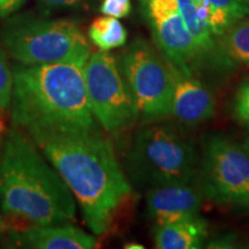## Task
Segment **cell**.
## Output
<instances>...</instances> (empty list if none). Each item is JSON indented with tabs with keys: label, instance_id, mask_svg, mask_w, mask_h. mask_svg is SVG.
Segmentation results:
<instances>
[{
	"label": "cell",
	"instance_id": "1",
	"mask_svg": "<svg viewBox=\"0 0 249 249\" xmlns=\"http://www.w3.org/2000/svg\"><path fill=\"white\" fill-rule=\"evenodd\" d=\"M28 136L75 196L89 229L105 234L133 193L110 140L96 127Z\"/></svg>",
	"mask_w": 249,
	"mask_h": 249
},
{
	"label": "cell",
	"instance_id": "2",
	"mask_svg": "<svg viewBox=\"0 0 249 249\" xmlns=\"http://www.w3.org/2000/svg\"><path fill=\"white\" fill-rule=\"evenodd\" d=\"M81 62L15 65L11 118L14 128L31 135L70 129H92Z\"/></svg>",
	"mask_w": 249,
	"mask_h": 249
},
{
	"label": "cell",
	"instance_id": "3",
	"mask_svg": "<svg viewBox=\"0 0 249 249\" xmlns=\"http://www.w3.org/2000/svg\"><path fill=\"white\" fill-rule=\"evenodd\" d=\"M0 207L6 217L29 226L62 225L76 213L73 193L60 174L14 127L2 143Z\"/></svg>",
	"mask_w": 249,
	"mask_h": 249
},
{
	"label": "cell",
	"instance_id": "4",
	"mask_svg": "<svg viewBox=\"0 0 249 249\" xmlns=\"http://www.w3.org/2000/svg\"><path fill=\"white\" fill-rule=\"evenodd\" d=\"M0 37L11 57L23 65L86 64L91 54L80 27L66 18L15 15L1 27Z\"/></svg>",
	"mask_w": 249,
	"mask_h": 249
},
{
	"label": "cell",
	"instance_id": "5",
	"mask_svg": "<svg viewBox=\"0 0 249 249\" xmlns=\"http://www.w3.org/2000/svg\"><path fill=\"white\" fill-rule=\"evenodd\" d=\"M128 161L133 176L151 187L191 183L197 171V155L192 143L165 124L139 130Z\"/></svg>",
	"mask_w": 249,
	"mask_h": 249
},
{
	"label": "cell",
	"instance_id": "6",
	"mask_svg": "<svg viewBox=\"0 0 249 249\" xmlns=\"http://www.w3.org/2000/svg\"><path fill=\"white\" fill-rule=\"evenodd\" d=\"M87 95L93 117L108 134L133 126L139 113L116 58L107 51L90 54L85 65Z\"/></svg>",
	"mask_w": 249,
	"mask_h": 249
},
{
	"label": "cell",
	"instance_id": "7",
	"mask_svg": "<svg viewBox=\"0 0 249 249\" xmlns=\"http://www.w3.org/2000/svg\"><path fill=\"white\" fill-rule=\"evenodd\" d=\"M121 71L144 123L172 114L173 80L167 61L143 40H135L121 58Z\"/></svg>",
	"mask_w": 249,
	"mask_h": 249
},
{
	"label": "cell",
	"instance_id": "8",
	"mask_svg": "<svg viewBox=\"0 0 249 249\" xmlns=\"http://www.w3.org/2000/svg\"><path fill=\"white\" fill-rule=\"evenodd\" d=\"M202 194L219 205L249 209V154L224 136L205 145L201 170Z\"/></svg>",
	"mask_w": 249,
	"mask_h": 249
},
{
	"label": "cell",
	"instance_id": "9",
	"mask_svg": "<svg viewBox=\"0 0 249 249\" xmlns=\"http://www.w3.org/2000/svg\"><path fill=\"white\" fill-rule=\"evenodd\" d=\"M148 13L155 39L167 60L182 70L202 54L194 37L186 27L178 0H149Z\"/></svg>",
	"mask_w": 249,
	"mask_h": 249
},
{
	"label": "cell",
	"instance_id": "10",
	"mask_svg": "<svg viewBox=\"0 0 249 249\" xmlns=\"http://www.w3.org/2000/svg\"><path fill=\"white\" fill-rule=\"evenodd\" d=\"M173 80L172 114L183 124H197L213 117L216 102L213 95L201 81L167 60Z\"/></svg>",
	"mask_w": 249,
	"mask_h": 249
},
{
	"label": "cell",
	"instance_id": "11",
	"mask_svg": "<svg viewBox=\"0 0 249 249\" xmlns=\"http://www.w3.org/2000/svg\"><path fill=\"white\" fill-rule=\"evenodd\" d=\"M202 198V192L191 183L152 187L147 194L148 214L156 225L194 216L201 209Z\"/></svg>",
	"mask_w": 249,
	"mask_h": 249
},
{
	"label": "cell",
	"instance_id": "12",
	"mask_svg": "<svg viewBox=\"0 0 249 249\" xmlns=\"http://www.w3.org/2000/svg\"><path fill=\"white\" fill-rule=\"evenodd\" d=\"M14 247L33 249H93L98 240L82 230L70 225L29 226L9 233Z\"/></svg>",
	"mask_w": 249,
	"mask_h": 249
},
{
	"label": "cell",
	"instance_id": "13",
	"mask_svg": "<svg viewBox=\"0 0 249 249\" xmlns=\"http://www.w3.org/2000/svg\"><path fill=\"white\" fill-rule=\"evenodd\" d=\"M207 236V220L198 214H194L157 224L154 232V242L158 249H196L203 246Z\"/></svg>",
	"mask_w": 249,
	"mask_h": 249
},
{
	"label": "cell",
	"instance_id": "14",
	"mask_svg": "<svg viewBox=\"0 0 249 249\" xmlns=\"http://www.w3.org/2000/svg\"><path fill=\"white\" fill-rule=\"evenodd\" d=\"M89 37L102 51H110L126 43L127 31L117 18L105 15L93 20L89 27Z\"/></svg>",
	"mask_w": 249,
	"mask_h": 249
},
{
	"label": "cell",
	"instance_id": "15",
	"mask_svg": "<svg viewBox=\"0 0 249 249\" xmlns=\"http://www.w3.org/2000/svg\"><path fill=\"white\" fill-rule=\"evenodd\" d=\"M220 51L233 61L249 66V20L234 23L224 34Z\"/></svg>",
	"mask_w": 249,
	"mask_h": 249
},
{
	"label": "cell",
	"instance_id": "16",
	"mask_svg": "<svg viewBox=\"0 0 249 249\" xmlns=\"http://www.w3.org/2000/svg\"><path fill=\"white\" fill-rule=\"evenodd\" d=\"M180 13L182 15L186 27L194 37L201 53H209L214 48V43L209 27L198 18L193 0H178Z\"/></svg>",
	"mask_w": 249,
	"mask_h": 249
},
{
	"label": "cell",
	"instance_id": "17",
	"mask_svg": "<svg viewBox=\"0 0 249 249\" xmlns=\"http://www.w3.org/2000/svg\"><path fill=\"white\" fill-rule=\"evenodd\" d=\"M198 18L209 27L213 35L223 36L235 22L225 12L208 0H193Z\"/></svg>",
	"mask_w": 249,
	"mask_h": 249
},
{
	"label": "cell",
	"instance_id": "18",
	"mask_svg": "<svg viewBox=\"0 0 249 249\" xmlns=\"http://www.w3.org/2000/svg\"><path fill=\"white\" fill-rule=\"evenodd\" d=\"M13 91V71L8 65L5 50L0 46V111L5 112L11 107Z\"/></svg>",
	"mask_w": 249,
	"mask_h": 249
},
{
	"label": "cell",
	"instance_id": "19",
	"mask_svg": "<svg viewBox=\"0 0 249 249\" xmlns=\"http://www.w3.org/2000/svg\"><path fill=\"white\" fill-rule=\"evenodd\" d=\"M229 15L234 22L249 17V0H208Z\"/></svg>",
	"mask_w": 249,
	"mask_h": 249
},
{
	"label": "cell",
	"instance_id": "20",
	"mask_svg": "<svg viewBox=\"0 0 249 249\" xmlns=\"http://www.w3.org/2000/svg\"><path fill=\"white\" fill-rule=\"evenodd\" d=\"M130 0H103L101 8L102 14L117 18H126L130 13Z\"/></svg>",
	"mask_w": 249,
	"mask_h": 249
},
{
	"label": "cell",
	"instance_id": "21",
	"mask_svg": "<svg viewBox=\"0 0 249 249\" xmlns=\"http://www.w3.org/2000/svg\"><path fill=\"white\" fill-rule=\"evenodd\" d=\"M235 116L241 121L249 123V81L239 90L234 102Z\"/></svg>",
	"mask_w": 249,
	"mask_h": 249
},
{
	"label": "cell",
	"instance_id": "22",
	"mask_svg": "<svg viewBox=\"0 0 249 249\" xmlns=\"http://www.w3.org/2000/svg\"><path fill=\"white\" fill-rule=\"evenodd\" d=\"M40 4L45 7L51 8H64V7H75L82 4L85 0H39Z\"/></svg>",
	"mask_w": 249,
	"mask_h": 249
},
{
	"label": "cell",
	"instance_id": "23",
	"mask_svg": "<svg viewBox=\"0 0 249 249\" xmlns=\"http://www.w3.org/2000/svg\"><path fill=\"white\" fill-rule=\"evenodd\" d=\"M23 0H0V18H5L20 7Z\"/></svg>",
	"mask_w": 249,
	"mask_h": 249
},
{
	"label": "cell",
	"instance_id": "24",
	"mask_svg": "<svg viewBox=\"0 0 249 249\" xmlns=\"http://www.w3.org/2000/svg\"><path fill=\"white\" fill-rule=\"evenodd\" d=\"M8 126H7V121L5 119L4 112L0 111V139L5 138L6 134L8 133Z\"/></svg>",
	"mask_w": 249,
	"mask_h": 249
},
{
	"label": "cell",
	"instance_id": "25",
	"mask_svg": "<svg viewBox=\"0 0 249 249\" xmlns=\"http://www.w3.org/2000/svg\"><path fill=\"white\" fill-rule=\"evenodd\" d=\"M249 124V123H248ZM244 148L247 150V152L249 154V126H248V132H247V136H246L245 142H244Z\"/></svg>",
	"mask_w": 249,
	"mask_h": 249
},
{
	"label": "cell",
	"instance_id": "26",
	"mask_svg": "<svg viewBox=\"0 0 249 249\" xmlns=\"http://www.w3.org/2000/svg\"><path fill=\"white\" fill-rule=\"evenodd\" d=\"M124 248H140V249H142V248H144L143 247V246H141V245H139V244H127V246H124Z\"/></svg>",
	"mask_w": 249,
	"mask_h": 249
},
{
	"label": "cell",
	"instance_id": "27",
	"mask_svg": "<svg viewBox=\"0 0 249 249\" xmlns=\"http://www.w3.org/2000/svg\"><path fill=\"white\" fill-rule=\"evenodd\" d=\"M5 230V222H4V218L1 217V214H0V233Z\"/></svg>",
	"mask_w": 249,
	"mask_h": 249
},
{
	"label": "cell",
	"instance_id": "28",
	"mask_svg": "<svg viewBox=\"0 0 249 249\" xmlns=\"http://www.w3.org/2000/svg\"><path fill=\"white\" fill-rule=\"evenodd\" d=\"M141 1H142V4H147L149 0H141Z\"/></svg>",
	"mask_w": 249,
	"mask_h": 249
},
{
	"label": "cell",
	"instance_id": "29",
	"mask_svg": "<svg viewBox=\"0 0 249 249\" xmlns=\"http://www.w3.org/2000/svg\"><path fill=\"white\" fill-rule=\"evenodd\" d=\"M0 157H1V150H0Z\"/></svg>",
	"mask_w": 249,
	"mask_h": 249
}]
</instances>
